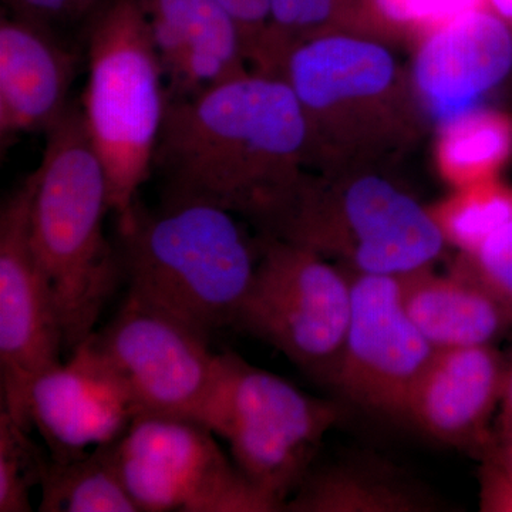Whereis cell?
Returning <instances> with one entry per match:
<instances>
[{"label": "cell", "mask_w": 512, "mask_h": 512, "mask_svg": "<svg viewBox=\"0 0 512 512\" xmlns=\"http://www.w3.org/2000/svg\"><path fill=\"white\" fill-rule=\"evenodd\" d=\"M308 127L281 76L244 73L168 100L153 158L161 201L215 205L256 227L303 178Z\"/></svg>", "instance_id": "cell-1"}, {"label": "cell", "mask_w": 512, "mask_h": 512, "mask_svg": "<svg viewBox=\"0 0 512 512\" xmlns=\"http://www.w3.org/2000/svg\"><path fill=\"white\" fill-rule=\"evenodd\" d=\"M45 134L42 160L28 177L30 232L55 291L64 350L72 352L93 335L123 269L104 235L109 180L82 107L70 104Z\"/></svg>", "instance_id": "cell-2"}, {"label": "cell", "mask_w": 512, "mask_h": 512, "mask_svg": "<svg viewBox=\"0 0 512 512\" xmlns=\"http://www.w3.org/2000/svg\"><path fill=\"white\" fill-rule=\"evenodd\" d=\"M116 248L128 293L211 338L234 328L259 259L254 241L227 210L192 201L138 200L117 221Z\"/></svg>", "instance_id": "cell-3"}, {"label": "cell", "mask_w": 512, "mask_h": 512, "mask_svg": "<svg viewBox=\"0 0 512 512\" xmlns=\"http://www.w3.org/2000/svg\"><path fill=\"white\" fill-rule=\"evenodd\" d=\"M83 26L89 76L80 107L119 221L133 211L153 174L167 84L138 0H104Z\"/></svg>", "instance_id": "cell-4"}, {"label": "cell", "mask_w": 512, "mask_h": 512, "mask_svg": "<svg viewBox=\"0 0 512 512\" xmlns=\"http://www.w3.org/2000/svg\"><path fill=\"white\" fill-rule=\"evenodd\" d=\"M256 228L338 259L353 274L397 278L433 265L446 247L429 208L379 175L350 181L303 175L288 200Z\"/></svg>", "instance_id": "cell-5"}, {"label": "cell", "mask_w": 512, "mask_h": 512, "mask_svg": "<svg viewBox=\"0 0 512 512\" xmlns=\"http://www.w3.org/2000/svg\"><path fill=\"white\" fill-rule=\"evenodd\" d=\"M340 419L338 403L302 392L237 353H224L205 426L227 441L242 474L285 511Z\"/></svg>", "instance_id": "cell-6"}, {"label": "cell", "mask_w": 512, "mask_h": 512, "mask_svg": "<svg viewBox=\"0 0 512 512\" xmlns=\"http://www.w3.org/2000/svg\"><path fill=\"white\" fill-rule=\"evenodd\" d=\"M352 315V279L311 249L259 237V259L234 328L268 343L328 383Z\"/></svg>", "instance_id": "cell-7"}, {"label": "cell", "mask_w": 512, "mask_h": 512, "mask_svg": "<svg viewBox=\"0 0 512 512\" xmlns=\"http://www.w3.org/2000/svg\"><path fill=\"white\" fill-rule=\"evenodd\" d=\"M210 429L141 414L114 441L121 480L140 512H275L284 507L232 463Z\"/></svg>", "instance_id": "cell-8"}, {"label": "cell", "mask_w": 512, "mask_h": 512, "mask_svg": "<svg viewBox=\"0 0 512 512\" xmlns=\"http://www.w3.org/2000/svg\"><path fill=\"white\" fill-rule=\"evenodd\" d=\"M93 340L144 414L207 424L221 367L207 335L127 293L120 311Z\"/></svg>", "instance_id": "cell-9"}, {"label": "cell", "mask_w": 512, "mask_h": 512, "mask_svg": "<svg viewBox=\"0 0 512 512\" xmlns=\"http://www.w3.org/2000/svg\"><path fill=\"white\" fill-rule=\"evenodd\" d=\"M62 350L55 291L30 232L26 178L0 210V380L2 409L28 430L30 387L62 362Z\"/></svg>", "instance_id": "cell-10"}, {"label": "cell", "mask_w": 512, "mask_h": 512, "mask_svg": "<svg viewBox=\"0 0 512 512\" xmlns=\"http://www.w3.org/2000/svg\"><path fill=\"white\" fill-rule=\"evenodd\" d=\"M349 275L352 315L326 386L367 413L404 420L436 349L407 315L394 276Z\"/></svg>", "instance_id": "cell-11"}, {"label": "cell", "mask_w": 512, "mask_h": 512, "mask_svg": "<svg viewBox=\"0 0 512 512\" xmlns=\"http://www.w3.org/2000/svg\"><path fill=\"white\" fill-rule=\"evenodd\" d=\"M144 414L123 377L94 343L93 335L50 367L30 387L28 420L55 460L79 457L113 443Z\"/></svg>", "instance_id": "cell-12"}, {"label": "cell", "mask_w": 512, "mask_h": 512, "mask_svg": "<svg viewBox=\"0 0 512 512\" xmlns=\"http://www.w3.org/2000/svg\"><path fill=\"white\" fill-rule=\"evenodd\" d=\"M276 76L291 86L301 104L308 127L306 163H328L348 107L389 93L396 62L379 43L332 30L293 46Z\"/></svg>", "instance_id": "cell-13"}, {"label": "cell", "mask_w": 512, "mask_h": 512, "mask_svg": "<svg viewBox=\"0 0 512 512\" xmlns=\"http://www.w3.org/2000/svg\"><path fill=\"white\" fill-rule=\"evenodd\" d=\"M424 35L414 84L440 124L477 109L512 70V28L490 6L461 13Z\"/></svg>", "instance_id": "cell-14"}, {"label": "cell", "mask_w": 512, "mask_h": 512, "mask_svg": "<svg viewBox=\"0 0 512 512\" xmlns=\"http://www.w3.org/2000/svg\"><path fill=\"white\" fill-rule=\"evenodd\" d=\"M508 359L495 345L436 350L414 387L404 421L480 458L493 436Z\"/></svg>", "instance_id": "cell-15"}, {"label": "cell", "mask_w": 512, "mask_h": 512, "mask_svg": "<svg viewBox=\"0 0 512 512\" xmlns=\"http://www.w3.org/2000/svg\"><path fill=\"white\" fill-rule=\"evenodd\" d=\"M80 56L57 29L3 12L0 19V138L46 133L69 109Z\"/></svg>", "instance_id": "cell-16"}, {"label": "cell", "mask_w": 512, "mask_h": 512, "mask_svg": "<svg viewBox=\"0 0 512 512\" xmlns=\"http://www.w3.org/2000/svg\"><path fill=\"white\" fill-rule=\"evenodd\" d=\"M163 67L168 100L188 99L247 73L237 22L218 0H138Z\"/></svg>", "instance_id": "cell-17"}, {"label": "cell", "mask_w": 512, "mask_h": 512, "mask_svg": "<svg viewBox=\"0 0 512 512\" xmlns=\"http://www.w3.org/2000/svg\"><path fill=\"white\" fill-rule=\"evenodd\" d=\"M396 279L407 315L436 350L495 345L512 328L503 303L463 256L446 274L426 266Z\"/></svg>", "instance_id": "cell-18"}, {"label": "cell", "mask_w": 512, "mask_h": 512, "mask_svg": "<svg viewBox=\"0 0 512 512\" xmlns=\"http://www.w3.org/2000/svg\"><path fill=\"white\" fill-rule=\"evenodd\" d=\"M436 498L393 464L370 457L313 466L285 504L291 512H427Z\"/></svg>", "instance_id": "cell-19"}, {"label": "cell", "mask_w": 512, "mask_h": 512, "mask_svg": "<svg viewBox=\"0 0 512 512\" xmlns=\"http://www.w3.org/2000/svg\"><path fill=\"white\" fill-rule=\"evenodd\" d=\"M42 512H140L117 468L113 443L43 467Z\"/></svg>", "instance_id": "cell-20"}, {"label": "cell", "mask_w": 512, "mask_h": 512, "mask_svg": "<svg viewBox=\"0 0 512 512\" xmlns=\"http://www.w3.org/2000/svg\"><path fill=\"white\" fill-rule=\"evenodd\" d=\"M437 163L444 178L458 188L498 178L512 157V117L477 109L440 124Z\"/></svg>", "instance_id": "cell-21"}, {"label": "cell", "mask_w": 512, "mask_h": 512, "mask_svg": "<svg viewBox=\"0 0 512 512\" xmlns=\"http://www.w3.org/2000/svg\"><path fill=\"white\" fill-rule=\"evenodd\" d=\"M429 211L446 245L470 255L512 221V187L494 178L458 188Z\"/></svg>", "instance_id": "cell-22"}, {"label": "cell", "mask_w": 512, "mask_h": 512, "mask_svg": "<svg viewBox=\"0 0 512 512\" xmlns=\"http://www.w3.org/2000/svg\"><path fill=\"white\" fill-rule=\"evenodd\" d=\"M357 0H271L268 32L255 72L276 74L289 50L303 40L338 30Z\"/></svg>", "instance_id": "cell-23"}, {"label": "cell", "mask_w": 512, "mask_h": 512, "mask_svg": "<svg viewBox=\"0 0 512 512\" xmlns=\"http://www.w3.org/2000/svg\"><path fill=\"white\" fill-rule=\"evenodd\" d=\"M45 454L30 440L29 430L0 412V512H29L30 491L42 481Z\"/></svg>", "instance_id": "cell-24"}, {"label": "cell", "mask_w": 512, "mask_h": 512, "mask_svg": "<svg viewBox=\"0 0 512 512\" xmlns=\"http://www.w3.org/2000/svg\"><path fill=\"white\" fill-rule=\"evenodd\" d=\"M384 22L427 33L468 10L488 6L487 0H366Z\"/></svg>", "instance_id": "cell-25"}, {"label": "cell", "mask_w": 512, "mask_h": 512, "mask_svg": "<svg viewBox=\"0 0 512 512\" xmlns=\"http://www.w3.org/2000/svg\"><path fill=\"white\" fill-rule=\"evenodd\" d=\"M512 319V221L470 255H461Z\"/></svg>", "instance_id": "cell-26"}, {"label": "cell", "mask_w": 512, "mask_h": 512, "mask_svg": "<svg viewBox=\"0 0 512 512\" xmlns=\"http://www.w3.org/2000/svg\"><path fill=\"white\" fill-rule=\"evenodd\" d=\"M237 22L248 62L255 64L271 20V0H218Z\"/></svg>", "instance_id": "cell-27"}, {"label": "cell", "mask_w": 512, "mask_h": 512, "mask_svg": "<svg viewBox=\"0 0 512 512\" xmlns=\"http://www.w3.org/2000/svg\"><path fill=\"white\" fill-rule=\"evenodd\" d=\"M10 15L57 29L76 26L74 0H3Z\"/></svg>", "instance_id": "cell-28"}, {"label": "cell", "mask_w": 512, "mask_h": 512, "mask_svg": "<svg viewBox=\"0 0 512 512\" xmlns=\"http://www.w3.org/2000/svg\"><path fill=\"white\" fill-rule=\"evenodd\" d=\"M480 460L491 461L512 483V424L498 423Z\"/></svg>", "instance_id": "cell-29"}, {"label": "cell", "mask_w": 512, "mask_h": 512, "mask_svg": "<svg viewBox=\"0 0 512 512\" xmlns=\"http://www.w3.org/2000/svg\"><path fill=\"white\" fill-rule=\"evenodd\" d=\"M501 417L498 423L512 424V356L508 359L505 375L503 399H501Z\"/></svg>", "instance_id": "cell-30"}, {"label": "cell", "mask_w": 512, "mask_h": 512, "mask_svg": "<svg viewBox=\"0 0 512 512\" xmlns=\"http://www.w3.org/2000/svg\"><path fill=\"white\" fill-rule=\"evenodd\" d=\"M103 2L104 0H74V3H76L77 25H79V23H83L84 25V22L90 18L94 10L99 8Z\"/></svg>", "instance_id": "cell-31"}, {"label": "cell", "mask_w": 512, "mask_h": 512, "mask_svg": "<svg viewBox=\"0 0 512 512\" xmlns=\"http://www.w3.org/2000/svg\"><path fill=\"white\" fill-rule=\"evenodd\" d=\"M487 3L512 28V0H487Z\"/></svg>", "instance_id": "cell-32"}]
</instances>
